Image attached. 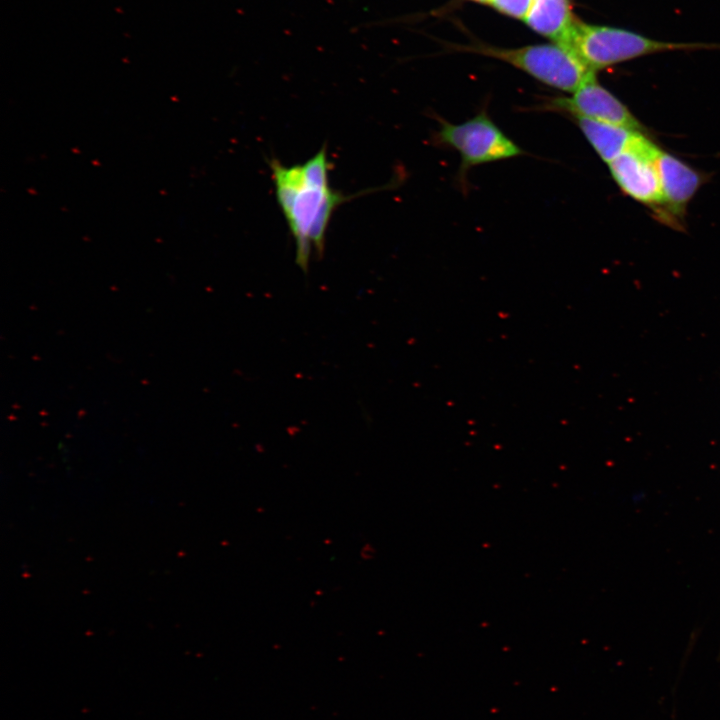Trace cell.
<instances>
[{"label": "cell", "instance_id": "cell-5", "mask_svg": "<svg viewBox=\"0 0 720 720\" xmlns=\"http://www.w3.org/2000/svg\"><path fill=\"white\" fill-rule=\"evenodd\" d=\"M659 147L643 133L633 144L608 164L612 178L624 194L653 209L662 204V192L656 156Z\"/></svg>", "mask_w": 720, "mask_h": 720}, {"label": "cell", "instance_id": "cell-6", "mask_svg": "<svg viewBox=\"0 0 720 720\" xmlns=\"http://www.w3.org/2000/svg\"><path fill=\"white\" fill-rule=\"evenodd\" d=\"M571 94L570 97L548 98L536 109L643 131L641 122L621 100L598 82L595 72Z\"/></svg>", "mask_w": 720, "mask_h": 720}, {"label": "cell", "instance_id": "cell-2", "mask_svg": "<svg viewBox=\"0 0 720 720\" xmlns=\"http://www.w3.org/2000/svg\"><path fill=\"white\" fill-rule=\"evenodd\" d=\"M569 49L590 71L669 51L720 50V43L671 42L652 39L635 31L587 24L575 19L566 39Z\"/></svg>", "mask_w": 720, "mask_h": 720}, {"label": "cell", "instance_id": "cell-4", "mask_svg": "<svg viewBox=\"0 0 720 720\" xmlns=\"http://www.w3.org/2000/svg\"><path fill=\"white\" fill-rule=\"evenodd\" d=\"M471 50L508 63L567 93L576 91L593 73L569 49L555 42L514 49L481 46Z\"/></svg>", "mask_w": 720, "mask_h": 720}, {"label": "cell", "instance_id": "cell-7", "mask_svg": "<svg viewBox=\"0 0 720 720\" xmlns=\"http://www.w3.org/2000/svg\"><path fill=\"white\" fill-rule=\"evenodd\" d=\"M662 204L657 216L666 223L679 224L689 202L704 182V176L678 157L658 149L656 156Z\"/></svg>", "mask_w": 720, "mask_h": 720}, {"label": "cell", "instance_id": "cell-1", "mask_svg": "<svg viewBox=\"0 0 720 720\" xmlns=\"http://www.w3.org/2000/svg\"><path fill=\"white\" fill-rule=\"evenodd\" d=\"M275 195L296 245V264L307 272L312 248L322 255L330 219L346 196L331 188L325 146L303 164L269 162Z\"/></svg>", "mask_w": 720, "mask_h": 720}, {"label": "cell", "instance_id": "cell-8", "mask_svg": "<svg viewBox=\"0 0 720 720\" xmlns=\"http://www.w3.org/2000/svg\"><path fill=\"white\" fill-rule=\"evenodd\" d=\"M572 119L600 159L607 165L625 152L643 133V131L584 118Z\"/></svg>", "mask_w": 720, "mask_h": 720}, {"label": "cell", "instance_id": "cell-10", "mask_svg": "<svg viewBox=\"0 0 720 720\" xmlns=\"http://www.w3.org/2000/svg\"><path fill=\"white\" fill-rule=\"evenodd\" d=\"M489 3L502 14L517 19H525L532 0H490Z\"/></svg>", "mask_w": 720, "mask_h": 720}, {"label": "cell", "instance_id": "cell-3", "mask_svg": "<svg viewBox=\"0 0 720 720\" xmlns=\"http://www.w3.org/2000/svg\"><path fill=\"white\" fill-rule=\"evenodd\" d=\"M439 129L434 143L457 151L461 158L458 178L462 183L470 168L485 163L514 158L524 151L489 117L485 110L462 122L451 123L438 118Z\"/></svg>", "mask_w": 720, "mask_h": 720}, {"label": "cell", "instance_id": "cell-11", "mask_svg": "<svg viewBox=\"0 0 720 720\" xmlns=\"http://www.w3.org/2000/svg\"><path fill=\"white\" fill-rule=\"evenodd\" d=\"M471 1H475L478 3H489L490 2V0H471Z\"/></svg>", "mask_w": 720, "mask_h": 720}, {"label": "cell", "instance_id": "cell-9", "mask_svg": "<svg viewBox=\"0 0 720 720\" xmlns=\"http://www.w3.org/2000/svg\"><path fill=\"white\" fill-rule=\"evenodd\" d=\"M575 19L571 0H532L524 20L536 33L562 43Z\"/></svg>", "mask_w": 720, "mask_h": 720}]
</instances>
